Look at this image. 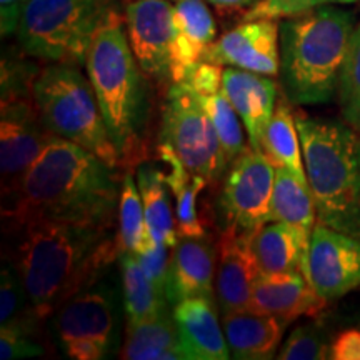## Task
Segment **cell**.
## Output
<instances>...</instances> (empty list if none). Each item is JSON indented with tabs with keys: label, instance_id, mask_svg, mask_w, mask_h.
I'll return each instance as SVG.
<instances>
[{
	"label": "cell",
	"instance_id": "1",
	"mask_svg": "<svg viewBox=\"0 0 360 360\" xmlns=\"http://www.w3.org/2000/svg\"><path fill=\"white\" fill-rule=\"evenodd\" d=\"M114 229L29 219L4 224L8 264L17 270L40 319L57 312L70 297L98 282L119 257Z\"/></svg>",
	"mask_w": 360,
	"mask_h": 360
},
{
	"label": "cell",
	"instance_id": "2",
	"mask_svg": "<svg viewBox=\"0 0 360 360\" xmlns=\"http://www.w3.org/2000/svg\"><path fill=\"white\" fill-rule=\"evenodd\" d=\"M120 187L117 167L77 143L56 137L27 170L17 191L2 199V220L51 219L114 229Z\"/></svg>",
	"mask_w": 360,
	"mask_h": 360
},
{
	"label": "cell",
	"instance_id": "3",
	"mask_svg": "<svg viewBox=\"0 0 360 360\" xmlns=\"http://www.w3.org/2000/svg\"><path fill=\"white\" fill-rule=\"evenodd\" d=\"M355 15L322 6L285 17L278 24L281 84L292 105H321L337 96Z\"/></svg>",
	"mask_w": 360,
	"mask_h": 360
},
{
	"label": "cell",
	"instance_id": "4",
	"mask_svg": "<svg viewBox=\"0 0 360 360\" xmlns=\"http://www.w3.org/2000/svg\"><path fill=\"white\" fill-rule=\"evenodd\" d=\"M129 44L125 19L112 11L92 40L85 69L122 167L134 169L146 155L147 90Z\"/></svg>",
	"mask_w": 360,
	"mask_h": 360
},
{
	"label": "cell",
	"instance_id": "5",
	"mask_svg": "<svg viewBox=\"0 0 360 360\" xmlns=\"http://www.w3.org/2000/svg\"><path fill=\"white\" fill-rule=\"evenodd\" d=\"M317 222L360 238V134L347 122L295 114Z\"/></svg>",
	"mask_w": 360,
	"mask_h": 360
},
{
	"label": "cell",
	"instance_id": "6",
	"mask_svg": "<svg viewBox=\"0 0 360 360\" xmlns=\"http://www.w3.org/2000/svg\"><path fill=\"white\" fill-rule=\"evenodd\" d=\"M34 98L44 124L65 139L101 157L112 167H122L112 142L96 90L80 67L52 64L37 72Z\"/></svg>",
	"mask_w": 360,
	"mask_h": 360
},
{
	"label": "cell",
	"instance_id": "7",
	"mask_svg": "<svg viewBox=\"0 0 360 360\" xmlns=\"http://www.w3.org/2000/svg\"><path fill=\"white\" fill-rule=\"evenodd\" d=\"M112 11V0H29L15 35L29 56L85 67L92 40Z\"/></svg>",
	"mask_w": 360,
	"mask_h": 360
},
{
	"label": "cell",
	"instance_id": "8",
	"mask_svg": "<svg viewBox=\"0 0 360 360\" xmlns=\"http://www.w3.org/2000/svg\"><path fill=\"white\" fill-rule=\"evenodd\" d=\"M160 142L169 146L187 170L199 175L207 186L217 187L229 162L217 130L200 97L187 82L169 85L162 109Z\"/></svg>",
	"mask_w": 360,
	"mask_h": 360
},
{
	"label": "cell",
	"instance_id": "9",
	"mask_svg": "<svg viewBox=\"0 0 360 360\" xmlns=\"http://www.w3.org/2000/svg\"><path fill=\"white\" fill-rule=\"evenodd\" d=\"M62 349L75 360L109 357L117 340L115 294L105 283H94L70 297L56 312Z\"/></svg>",
	"mask_w": 360,
	"mask_h": 360
},
{
	"label": "cell",
	"instance_id": "10",
	"mask_svg": "<svg viewBox=\"0 0 360 360\" xmlns=\"http://www.w3.org/2000/svg\"><path fill=\"white\" fill-rule=\"evenodd\" d=\"M274 184L272 162L262 150L247 147L225 172L219 199L222 227L237 225L242 231L257 232L272 222Z\"/></svg>",
	"mask_w": 360,
	"mask_h": 360
},
{
	"label": "cell",
	"instance_id": "11",
	"mask_svg": "<svg viewBox=\"0 0 360 360\" xmlns=\"http://www.w3.org/2000/svg\"><path fill=\"white\" fill-rule=\"evenodd\" d=\"M57 135L44 124L34 96L2 101L0 114V174L2 199L17 191L27 170Z\"/></svg>",
	"mask_w": 360,
	"mask_h": 360
},
{
	"label": "cell",
	"instance_id": "12",
	"mask_svg": "<svg viewBox=\"0 0 360 360\" xmlns=\"http://www.w3.org/2000/svg\"><path fill=\"white\" fill-rule=\"evenodd\" d=\"M175 6L170 0H127L124 8L129 44L143 74L170 85V56L175 35Z\"/></svg>",
	"mask_w": 360,
	"mask_h": 360
},
{
	"label": "cell",
	"instance_id": "13",
	"mask_svg": "<svg viewBox=\"0 0 360 360\" xmlns=\"http://www.w3.org/2000/svg\"><path fill=\"white\" fill-rule=\"evenodd\" d=\"M309 282L326 300L360 287V238L315 224L309 247Z\"/></svg>",
	"mask_w": 360,
	"mask_h": 360
},
{
	"label": "cell",
	"instance_id": "14",
	"mask_svg": "<svg viewBox=\"0 0 360 360\" xmlns=\"http://www.w3.org/2000/svg\"><path fill=\"white\" fill-rule=\"evenodd\" d=\"M204 60L276 77L281 74V37L277 20L240 22L210 45Z\"/></svg>",
	"mask_w": 360,
	"mask_h": 360
},
{
	"label": "cell",
	"instance_id": "15",
	"mask_svg": "<svg viewBox=\"0 0 360 360\" xmlns=\"http://www.w3.org/2000/svg\"><path fill=\"white\" fill-rule=\"evenodd\" d=\"M254 236L255 232L237 225H225L220 231L215 297L222 314L247 309L255 282L262 276L252 249Z\"/></svg>",
	"mask_w": 360,
	"mask_h": 360
},
{
	"label": "cell",
	"instance_id": "16",
	"mask_svg": "<svg viewBox=\"0 0 360 360\" xmlns=\"http://www.w3.org/2000/svg\"><path fill=\"white\" fill-rule=\"evenodd\" d=\"M215 247L209 236L180 237L174 254L170 257L167 287L169 304L179 302L192 297H205L215 300Z\"/></svg>",
	"mask_w": 360,
	"mask_h": 360
},
{
	"label": "cell",
	"instance_id": "17",
	"mask_svg": "<svg viewBox=\"0 0 360 360\" xmlns=\"http://www.w3.org/2000/svg\"><path fill=\"white\" fill-rule=\"evenodd\" d=\"M222 92L242 119L249 146L255 150H262L265 129L276 112L278 101L277 84L267 75L227 67L224 69Z\"/></svg>",
	"mask_w": 360,
	"mask_h": 360
},
{
	"label": "cell",
	"instance_id": "18",
	"mask_svg": "<svg viewBox=\"0 0 360 360\" xmlns=\"http://www.w3.org/2000/svg\"><path fill=\"white\" fill-rule=\"evenodd\" d=\"M328 300L317 294L302 272L260 276L255 282L247 309L257 314L274 315L285 323L309 315L317 317Z\"/></svg>",
	"mask_w": 360,
	"mask_h": 360
},
{
	"label": "cell",
	"instance_id": "19",
	"mask_svg": "<svg viewBox=\"0 0 360 360\" xmlns=\"http://www.w3.org/2000/svg\"><path fill=\"white\" fill-rule=\"evenodd\" d=\"M174 20L175 35L170 56L172 84L186 80L193 67L204 62L217 35L212 12L204 0H177Z\"/></svg>",
	"mask_w": 360,
	"mask_h": 360
},
{
	"label": "cell",
	"instance_id": "20",
	"mask_svg": "<svg viewBox=\"0 0 360 360\" xmlns=\"http://www.w3.org/2000/svg\"><path fill=\"white\" fill-rule=\"evenodd\" d=\"M219 304L205 297H192L174 305L172 315L191 360L231 359L224 328L220 327Z\"/></svg>",
	"mask_w": 360,
	"mask_h": 360
},
{
	"label": "cell",
	"instance_id": "21",
	"mask_svg": "<svg viewBox=\"0 0 360 360\" xmlns=\"http://www.w3.org/2000/svg\"><path fill=\"white\" fill-rule=\"evenodd\" d=\"M289 323L274 315L242 309L222 315V328L233 359L267 360L276 357Z\"/></svg>",
	"mask_w": 360,
	"mask_h": 360
},
{
	"label": "cell",
	"instance_id": "22",
	"mask_svg": "<svg viewBox=\"0 0 360 360\" xmlns=\"http://www.w3.org/2000/svg\"><path fill=\"white\" fill-rule=\"evenodd\" d=\"M310 236L289 224H265L252 240L255 260L262 276L302 272L309 281Z\"/></svg>",
	"mask_w": 360,
	"mask_h": 360
},
{
	"label": "cell",
	"instance_id": "23",
	"mask_svg": "<svg viewBox=\"0 0 360 360\" xmlns=\"http://www.w3.org/2000/svg\"><path fill=\"white\" fill-rule=\"evenodd\" d=\"M124 360H191L172 314L127 322L119 354Z\"/></svg>",
	"mask_w": 360,
	"mask_h": 360
},
{
	"label": "cell",
	"instance_id": "24",
	"mask_svg": "<svg viewBox=\"0 0 360 360\" xmlns=\"http://www.w3.org/2000/svg\"><path fill=\"white\" fill-rule=\"evenodd\" d=\"M157 154L170 167V172L165 174V182L175 199V222L179 237L205 236V229L197 212V197L204 191L207 182L199 175L188 172L177 154L165 143L159 142Z\"/></svg>",
	"mask_w": 360,
	"mask_h": 360
},
{
	"label": "cell",
	"instance_id": "25",
	"mask_svg": "<svg viewBox=\"0 0 360 360\" xmlns=\"http://www.w3.org/2000/svg\"><path fill=\"white\" fill-rule=\"evenodd\" d=\"M137 186L146 210L148 237L167 247L177 245L179 232L175 229V215L170 207L165 174L154 164H139Z\"/></svg>",
	"mask_w": 360,
	"mask_h": 360
},
{
	"label": "cell",
	"instance_id": "26",
	"mask_svg": "<svg viewBox=\"0 0 360 360\" xmlns=\"http://www.w3.org/2000/svg\"><path fill=\"white\" fill-rule=\"evenodd\" d=\"M272 220L289 224L305 236H312L317 224V210L307 179L299 177L289 169L276 167Z\"/></svg>",
	"mask_w": 360,
	"mask_h": 360
},
{
	"label": "cell",
	"instance_id": "27",
	"mask_svg": "<svg viewBox=\"0 0 360 360\" xmlns=\"http://www.w3.org/2000/svg\"><path fill=\"white\" fill-rule=\"evenodd\" d=\"M292 103L285 96L277 101L276 112L265 129L262 139V152L272 162L274 167L289 169L299 177L307 179L300 143L299 129H297L295 114Z\"/></svg>",
	"mask_w": 360,
	"mask_h": 360
},
{
	"label": "cell",
	"instance_id": "28",
	"mask_svg": "<svg viewBox=\"0 0 360 360\" xmlns=\"http://www.w3.org/2000/svg\"><path fill=\"white\" fill-rule=\"evenodd\" d=\"M119 267L122 277L124 307L127 322H141L169 314V300L148 281L132 252H119Z\"/></svg>",
	"mask_w": 360,
	"mask_h": 360
},
{
	"label": "cell",
	"instance_id": "29",
	"mask_svg": "<svg viewBox=\"0 0 360 360\" xmlns=\"http://www.w3.org/2000/svg\"><path fill=\"white\" fill-rule=\"evenodd\" d=\"M119 232H117V247L119 252H132L137 254L148 242L146 210L139 186L135 184L132 172L122 177V187H120L119 200Z\"/></svg>",
	"mask_w": 360,
	"mask_h": 360
},
{
	"label": "cell",
	"instance_id": "30",
	"mask_svg": "<svg viewBox=\"0 0 360 360\" xmlns=\"http://www.w3.org/2000/svg\"><path fill=\"white\" fill-rule=\"evenodd\" d=\"M44 319L30 302L27 290L12 264H4L0 272V326L34 335Z\"/></svg>",
	"mask_w": 360,
	"mask_h": 360
},
{
	"label": "cell",
	"instance_id": "31",
	"mask_svg": "<svg viewBox=\"0 0 360 360\" xmlns=\"http://www.w3.org/2000/svg\"><path fill=\"white\" fill-rule=\"evenodd\" d=\"M199 96V94H197ZM200 97L202 103H204L207 114L212 119L214 127L217 130L220 146L224 148L225 159H227L229 165L237 159L242 152L245 150V139L244 130H242L240 117H238L237 110L229 101L224 92L214 94V96Z\"/></svg>",
	"mask_w": 360,
	"mask_h": 360
},
{
	"label": "cell",
	"instance_id": "32",
	"mask_svg": "<svg viewBox=\"0 0 360 360\" xmlns=\"http://www.w3.org/2000/svg\"><path fill=\"white\" fill-rule=\"evenodd\" d=\"M340 114L360 134V24L355 27L337 87Z\"/></svg>",
	"mask_w": 360,
	"mask_h": 360
},
{
	"label": "cell",
	"instance_id": "33",
	"mask_svg": "<svg viewBox=\"0 0 360 360\" xmlns=\"http://www.w3.org/2000/svg\"><path fill=\"white\" fill-rule=\"evenodd\" d=\"M330 345L321 327L307 323L290 332L278 350L276 359L281 360H322L330 359Z\"/></svg>",
	"mask_w": 360,
	"mask_h": 360
},
{
	"label": "cell",
	"instance_id": "34",
	"mask_svg": "<svg viewBox=\"0 0 360 360\" xmlns=\"http://www.w3.org/2000/svg\"><path fill=\"white\" fill-rule=\"evenodd\" d=\"M359 0H260L250 11L242 15L244 20L259 19H285L295 13L310 11V8L322 6H337V4H354Z\"/></svg>",
	"mask_w": 360,
	"mask_h": 360
},
{
	"label": "cell",
	"instance_id": "35",
	"mask_svg": "<svg viewBox=\"0 0 360 360\" xmlns=\"http://www.w3.org/2000/svg\"><path fill=\"white\" fill-rule=\"evenodd\" d=\"M169 249L170 247H167L165 244H159V242L150 240L142 250H139L137 254H135V257H137L142 270L148 277V281L154 283L155 289L162 292L164 295H165V287H167L169 267H170Z\"/></svg>",
	"mask_w": 360,
	"mask_h": 360
},
{
	"label": "cell",
	"instance_id": "36",
	"mask_svg": "<svg viewBox=\"0 0 360 360\" xmlns=\"http://www.w3.org/2000/svg\"><path fill=\"white\" fill-rule=\"evenodd\" d=\"M44 347L34 339V335L17 330V328H0V359L13 360L25 357H39Z\"/></svg>",
	"mask_w": 360,
	"mask_h": 360
},
{
	"label": "cell",
	"instance_id": "37",
	"mask_svg": "<svg viewBox=\"0 0 360 360\" xmlns=\"http://www.w3.org/2000/svg\"><path fill=\"white\" fill-rule=\"evenodd\" d=\"M224 65L214 64V62H200L193 67L188 77L182 82H187L202 97L214 96V94L222 92L224 80Z\"/></svg>",
	"mask_w": 360,
	"mask_h": 360
},
{
	"label": "cell",
	"instance_id": "38",
	"mask_svg": "<svg viewBox=\"0 0 360 360\" xmlns=\"http://www.w3.org/2000/svg\"><path fill=\"white\" fill-rule=\"evenodd\" d=\"M330 359L334 360H360V330L349 328L340 332L332 340Z\"/></svg>",
	"mask_w": 360,
	"mask_h": 360
},
{
	"label": "cell",
	"instance_id": "39",
	"mask_svg": "<svg viewBox=\"0 0 360 360\" xmlns=\"http://www.w3.org/2000/svg\"><path fill=\"white\" fill-rule=\"evenodd\" d=\"M29 0H0V30L2 37H11L17 34L22 13Z\"/></svg>",
	"mask_w": 360,
	"mask_h": 360
},
{
	"label": "cell",
	"instance_id": "40",
	"mask_svg": "<svg viewBox=\"0 0 360 360\" xmlns=\"http://www.w3.org/2000/svg\"><path fill=\"white\" fill-rule=\"evenodd\" d=\"M207 2L217 11L220 15H231V13L242 12V15L247 11H250L255 4L260 0H207Z\"/></svg>",
	"mask_w": 360,
	"mask_h": 360
},
{
	"label": "cell",
	"instance_id": "41",
	"mask_svg": "<svg viewBox=\"0 0 360 360\" xmlns=\"http://www.w3.org/2000/svg\"><path fill=\"white\" fill-rule=\"evenodd\" d=\"M174 2H177V0H174Z\"/></svg>",
	"mask_w": 360,
	"mask_h": 360
},
{
	"label": "cell",
	"instance_id": "42",
	"mask_svg": "<svg viewBox=\"0 0 360 360\" xmlns=\"http://www.w3.org/2000/svg\"><path fill=\"white\" fill-rule=\"evenodd\" d=\"M359 2H360V0H359Z\"/></svg>",
	"mask_w": 360,
	"mask_h": 360
}]
</instances>
